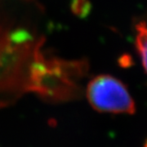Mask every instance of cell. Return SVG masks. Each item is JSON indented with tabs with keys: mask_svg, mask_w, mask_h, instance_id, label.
Returning <instances> with one entry per match:
<instances>
[{
	"mask_svg": "<svg viewBox=\"0 0 147 147\" xmlns=\"http://www.w3.org/2000/svg\"><path fill=\"white\" fill-rule=\"evenodd\" d=\"M39 6L32 0H0V96L13 99L28 92L33 63L44 42L31 14Z\"/></svg>",
	"mask_w": 147,
	"mask_h": 147,
	"instance_id": "6da1fadb",
	"label": "cell"
},
{
	"mask_svg": "<svg viewBox=\"0 0 147 147\" xmlns=\"http://www.w3.org/2000/svg\"><path fill=\"white\" fill-rule=\"evenodd\" d=\"M85 59L66 60L40 53L30 73L28 92L48 102H64L80 97L79 82L88 71Z\"/></svg>",
	"mask_w": 147,
	"mask_h": 147,
	"instance_id": "7a4b0ae2",
	"label": "cell"
},
{
	"mask_svg": "<svg viewBox=\"0 0 147 147\" xmlns=\"http://www.w3.org/2000/svg\"><path fill=\"white\" fill-rule=\"evenodd\" d=\"M92 107L98 112L133 115L135 102L126 86L109 74H100L89 81L86 91Z\"/></svg>",
	"mask_w": 147,
	"mask_h": 147,
	"instance_id": "3957f363",
	"label": "cell"
},
{
	"mask_svg": "<svg viewBox=\"0 0 147 147\" xmlns=\"http://www.w3.org/2000/svg\"><path fill=\"white\" fill-rule=\"evenodd\" d=\"M136 30V44L141 55L143 65L147 72V26L145 23L141 22L137 26Z\"/></svg>",
	"mask_w": 147,
	"mask_h": 147,
	"instance_id": "277c9868",
	"label": "cell"
},
{
	"mask_svg": "<svg viewBox=\"0 0 147 147\" xmlns=\"http://www.w3.org/2000/svg\"><path fill=\"white\" fill-rule=\"evenodd\" d=\"M70 10L79 18H85L89 15L92 10V4L89 0H72Z\"/></svg>",
	"mask_w": 147,
	"mask_h": 147,
	"instance_id": "5b68a950",
	"label": "cell"
},
{
	"mask_svg": "<svg viewBox=\"0 0 147 147\" xmlns=\"http://www.w3.org/2000/svg\"><path fill=\"white\" fill-rule=\"evenodd\" d=\"M146 147H147V142H146Z\"/></svg>",
	"mask_w": 147,
	"mask_h": 147,
	"instance_id": "8992f818",
	"label": "cell"
}]
</instances>
